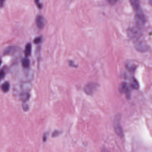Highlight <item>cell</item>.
<instances>
[{"instance_id": "cell-10", "label": "cell", "mask_w": 152, "mask_h": 152, "mask_svg": "<svg viewBox=\"0 0 152 152\" xmlns=\"http://www.w3.org/2000/svg\"><path fill=\"white\" fill-rule=\"evenodd\" d=\"M10 84L9 82L5 81L3 82L1 85V90L3 92H8L9 91V89H10Z\"/></svg>"}, {"instance_id": "cell-20", "label": "cell", "mask_w": 152, "mask_h": 152, "mask_svg": "<svg viewBox=\"0 0 152 152\" xmlns=\"http://www.w3.org/2000/svg\"><path fill=\"white\" fill-rule=\"evenodd\" d=\"M150 2V4H151V5H152V1H150V2Z\"/></svg>"}, {"instance_id": "cell-1", "label": "cell", "mask_w": 152, "mask_h": 152, "mask_svg": "<svg viewBox=\"0 0 152 152\" xmlns=\"http://www.w3.org/2000/svg\"><path fill=\"white\" fill-rule=\"evenodd\" d=\"M130 2L136 12L135 19L136 24L139 27L143 26L145 22V16L142 12L139 3L138 1L134 0L131 1Z\"/></svg>"}, {"instance_id": "cell-5", "label": "cell", "mask_w": 152, "mask_h": 152, "mask_svg": "<svg viewBox=\"0 0 152 152\" xmlns=\"http://www.w3.org/2000/svg\"><path fill=\"white\" fill-rule=\"evenodd\" d=\"M130 86L126 82H122L120 86V91L121 92L125 94L127 98H130Z\"/></svg>"}, {"instance_id": "cell-17", "label": "cell", "mask_w": 152, "mask_h": 152, "mask_svg": "<svg viewBox=\"0 0 152 152\" xmlns=\"http://www.w3.org/2000/svg\"><path fill=\"white\" fill-rule=\"evenodd\" d=\"M46 140H47V136H46V135L45 134L43 135L42 140H43V142H45V141H46Z\"/></svg>"}, {"instance_id": "cell-15", "label": "cell", "mask_w": 152, "mask_h": 152, "mask_svg": "<svg viewBox=\"0 0 152 152\" xmlns=\"http://www.w3.org/2000/svg\"><path fill=\"white\" fill-rule=\"evenodd\" d=\"M60 133H61V132L59 131H55L52 134V136L54 137H56V136H58L60 134Z\"/></svg>"}, {"instance_id": "cell-7", "label": "cell", "mask_w": 152, "mask_h": 152, "mask_svg": "<svg viewBox=\"0 0 152 152\" xmlns=\"http://www.w3.org/2000/svg\"><path fill=\"white\" fill-rule=\"evenodd\" d=\"M29 96L30 95L28 92L23 91L21 92V94L20 95V99L21 100V101L25 102L29 99Z\"/></svg>"}, {"instance_id": "cell-3", "label": "cell", "mask_w": 152, "mask_h": 152, "mask_svg": "<svg viewBox=\"0 0 152 152\" xmlns=\"http://www.w3.org/2000/svg\"><path fill=\"white\" fill-rule=\"evenodd\" d=\"M97 85L95 82H89L84 87V91L87 95H91L97 88Z\"/></svg>"}, {"instance_id": "cell-18", "label": "cell", "mask_w": 152, "mask_h": 152, "mask_svg": "<svg viewBox=\"0 0 152 152\" xmlns=\"http://www.w3.org/2000/svg\"><path fill=\"white\" fill-rule=\"evenodd\" d=\"M69 64L70 66H72V67H75L76 65H75V64L74 63V62L72 61H70L69 62Z\"/></svg>"}, {"instance_id": "cell-13", "label": "cell", "mask_w": 152, "mask_h": 152, "mask_svg": "<svg viewBox=\"0 0 152 152\" xmlns=\"http://www.w3.org/2000/svg\"><path fill=\"white\" fill-rule=\"evenodd\" d=\"M5 75V72L4 70V67L2 68L1 70V72H0V78L1 80L4 77Z\"/></svg>"}, {"instance_id": "cell-11", "label": "cell", "mask_w": 152, "mask_h": 152, "mask_svg": "<svg viewBox=\"0 0 152 152\" xmlns=\"http://www.w3.org/2000/svg\"><path fill=\"white\" fill-rule=\"evenodd\" d=\"M22 66L24 68H28L29 66V60L27 58H23L22 60Z\"/></svg>"}, {"instance_id": "cell-14", "label": "cell", "mask_w": 152, "mask_h": 152, "mask_svg": "<svg viewBox=\"0 0 152 152\" xmlns=\"http://www.w3.org/2000/svg\"><path fill=\"white\" fill-rule=\"evenodd\" d=\"M22 108L23 110L25 111V112H27L28 111L29 109V107L28 105L26 103H23L22 104Z\"/></svg>"}, {"instance_id": "cell-19", "label": "cell", "mask_w": 152, "mask_h": 152, "mask_svg": "<svg viewBox=\"0 0 152 152\" xmlns=\"http://www.w3.org/2000/svg\"><path fill=\"white\" fill-rule=\"evenodd\" d=\"M101 152H111L110 151L108 150V149H106L104 148L102 149Z\"/></svg>"}, {"instance_id": "cell-4", "label": "cell", "mask_w": 152, "mask_h": 152, "mask_svg": "<svg viewBox=\"0 0 152 152\" xmlns=\"http://www.w3.org/2000/svg\"><path fill=\"white\" fill-rule=\"evenodd\" d=\"M18 46H11L5 47L3 50V55H13L18 50Z\"/></svg>"}, {"instance_id": "cell-6", "label": "cell", "mask_w": 152, "mask_h": 152, "mask_svg": "<svg viewBox=\"0 0 152 152\" xmlns=\"http://www.w3.org/2000/svg\"><path fill=\"white\" fill-rule=\"evenodd\" d=\"M37 26L39 29H42L44 27L45 22L44 18L41 15H37L35 18Z\"/></svg>"}, {"instance_id": "cell-12", "label": "cell", "mask_w": 152, "mask_h": 152, "mask_svg": "<svg viewBox=\"0 0 152 152\" xmlns=\"http://www.w3.org/2000/svg\"><path fill=\"white\" fill-rule=\"evenodd\" d=\"M42 40V37L38 36L37 37H36L34 38L33 40V42L35 44H37V43H40L41 42Z\"/></svg>"}, {"instance_id": "cell-8", "label": "cell", "mask_w": 152, "mask_h": 152, "mask_svg": "<svg viewBox=\"0 0 152 152\" xmlns=\"http://www.w3.org/2000/svg\"><path fill=\"white\" fill-rule=\"evenodd\" d=\"M130 86L132 88L135 89H137L139 87L138 82L134 78H132L131 80Z\"/></svg>"}, {"instance_id": "cell-2", "label": "cell", "mask_w": 152, "mask_h": 152, "mask_svg": "<svg viewBox=\"0 0 152 152\" xmlns=\"http://www.w3.org/2000/svg\"><path fill=\"white\" fill-rule=\"evenodd\" d=\"M113 127L117 135L122 138L123 136V132L121 125V116L120 114H117L115 117L113 122Z\"/></svg>"}, {"instance_id": "cell-16", "label": "cell", "mask_w": 152, "mask_h": 152, "mask_svg": "<svg viewBox=\"0 0 152 152\" xmlns=\"http://www.w3.org/2000/svg\"><path fill=\"white\" fill-rule=\"evenodd\" d=\"M35 2L36 4L37 5V6L38 7V8L39 9H41L42 7V5L41 3L40 2V1L38 0H37V1H35Z\"/></svg>"}, {"instance_id": "cell-9", "label": "cell", "mask_w": 152, "mask_h": 152, "mask_svg": "<svg viewBox=\"0 0 152 152\" xmlns=\"http://www.w3.org/2000/svg\"><path fill=\"white\" fill-rule=\"evenodd\" d=\"M31 51V43H28L26 44L25 49L24 53L26 57L30 55Z\"/></svg>"}]
</instances>
